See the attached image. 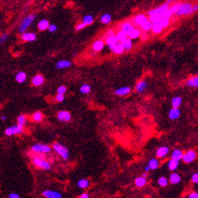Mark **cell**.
I'll use <instances>...</instances> for the list:
<instances>
[{
	"instance_id": "cell-1",
	"label": "cell",
	"mask_w": 198,
	"mask_h": 198,
	"mask_svg": "<svg viewBox=\"0 0 198 198\" xmlns=\"http://www.w3.org/2000/svg\"><path fill=\"white\" fill-rule=\"evenodd\" d=\"M193 6L194 5L190 2L182 3V5L179 7V11L175 14V16L176 17H180V16L192 15L193 13Z\"/></svg>"
},
{
	"instance_id": "cell-2",
	"label": "cell",
	"mask_w": 198,
	"mask_h": 198,
	"mask_svg": "<svg viewBox=\"0 0 198 198\" xmlns=\"http://www.w3.org/2000/svg\"><path fill=\"white\" fill-rule=\"evenodd\" d=\"M53 150L64 160H67L69 159V151L62 144L59 142H54L53 144Z\"/></svg>"
},
{
	"instance_id": "cell-3",
	"label": "cell",
	"mask_w": 198,
	"mask_h": 198,
	"mask_svg": "<svg viewBox=\"0 0 198 198\" xmlns=\"http://www.w3.org/2000/svg\"><path fill=\"white\" fill-rule=\"evenodd\" d=\"M37 16L35 14H30L28 16H26L24 19H23L19 27V32L20 34H22L24 32H25L31 24L33 23V21L36 19Z\"/></svg>"
},
{
	"instance_id": "cell-4",
	"label": "cell",
	"mask_w": 198,
	"mask_h": 198,
	"mask_svg": "<svg viewBox=\"0 0 198 198\" xmlns=\"http://www.w3.org/2000/svg\"><path fill=\"white\" fill-rule=\"evenodd\" d=\"M31 150L34 153H41V154H48V153H50L52 151L50 146L45 144L32 145Z\"/></svg>"
},
{
	"instance_id": "cell-5",
	"label": "cell",
	"mask_w": 198,
	"mask_h": 198,
	"mask_svg": "<svg viewBox=\"0 0 198 198\" xmlns=\"http://www.w3.org/2000/svg\"><path fill=\"white\" fill-rule=\"evenodd\" d=\"M24 132V127L18 126V125H15V126H11L6 128L4 131V133L6 136H13L16 135V134H20Z\"/></svg>"
},
{
	"instance_id": "cell-6",
	"label": "cell",
	"mask_w": 198,
	"mask_h": 198,
	"mask_svg": "<svg viewBox=\"0 0 198 198\" xmlns=\"http://www.w3.org/2000/svg\"><path fill=\"white\" fill-rule=\"evenodd\" d=\"M32 162H33V164L35 166L37 167L38 168L46 170V171L51 169L50 164L47 161L44 160V159H41L40 158L34 157L32 159Z\"/></svg>"
},
{
	"instance_id": "cell-7",
	"label": "cell",
	"mask_w": 198,
	"mask_h": 198,
	"mask_svg": "<svg viewBox=\"0 0 198 198\" xmlns=\"http://www.w3.org/2000/svg\"><path fill=\"white\" fill-rule=\"evenodd\" d=\"M197 157V154L194 150H189L183 154L182 160L185 164H191Z\"/></svg>"
},
{
	"instance_id": "cell-8",
	"label": "cell",
	"mask_w": 198,
	"mask_h": 198,
	"mask_svg": "<svg viewBox=\"0 0 198 198\" xmlns=\"http://www.w3.org/2000/svg\"><path fill=\"white\" fill-rule=\"evenodd\" d=\"M169 7H170V4L166 2V3H164L163 5L158 6V7H156V8H153V9L150 10V11L147 12V16H152V15H156V14L162 15V13L164 12V11H165L166 9L169 8Z\"/></svg>"
},
{
	"instance_id": "cell-9",
	"label": "cell",
	"mask_w": 198,
	"mask_h": 198,
	"mask_svg": "<svg viewBox=\"0 0 198 198\" xmlns=\"http://www.w3.org/2000/svg\"><path fill=\"white\" fill-rule=\"evenodd\" d=\"M148 19H149V18H148L146 15H144V14H138V15H137V16H134L131 21H132L133 24L135 26H137V27H138V26L139 27H141V26Z\"/></svg>"
},
{
	"instance_id": "cell-10",
	"label": "cell",
	"mask_w": 198,
	"mask_h": 198,
	"mask_svg": "<svg viewBox=\"0 0 198 198\" xmlns=\"http://www.w3.org/2000/svg\"><path fill=\"white\" fill-rule=\"evenodd\" d=\"M104 41H105V43H106V44L108 45V47L111 50H112L113 49V47L119 42L118 39L116 37V34L111 35V36H106V37H105V39H104Z\"/></svg>"
},
{
	"instance_id": "cell-11",
	"label": "cell",
	"mask_w": 198,
	"mask_h": 198,
	"mask_svg": "<svg viewBox=\"0 0 198 198\" xmlns=\"http://www.w3.org/2000/svg\"><path fill=\"white\" fill-rule=\"evenodd\" d=\"M57 119L61 122H68L71 120V114L67 111H61L57 113Z\"/></svg>"
},
{
	"instance_id": "cell-12",
	"label": "cell",
	"mask_w": 198,
	"mask_h": 198,
	"mask_svg": "<svg viewBox=\"0 0 198 198\" xmlns=\"http://www.w3.org/2000/svg\"><path fill=\"white\" fill-rule=\"evenodd\" d=\"M119 28L121 30H123V31L126 32L127 33L129 32V31H131L133 28H135V25L133 24L132 21H129V20H126V21H124L121 24H120Z\"/></svg>"
},
{
	"instance_id": "cell-13",
	"label": "cell",
	"mask_w": 198,
	"mask_h": 198,
	"mask_svg": "<svg viewBox=\"0 0 198 198\" xmlns=\"http://www.w3.org/2000/svg\"><path fill=\"white\" fill-rule=\"evenodd\" d=\"M42 195L46 198H62V195L54 190H45L42 192Z\"/></svg>"
},
{
	"instance_id": "cell-14",
	"label": "cell",
	"mask_w": 198,
	"mask_h": 198,
	"mask_svg": "<svg viewBox=\"0 0 198 198\" xmlns=\"http://www.w3.org/2000/svg\"><path fill=\"white\" fill-rule=\"evenodd\" d=\"M180 115H181V113H180V110L179 109V108L172 107V108L168 113V116H169V118L171 121L177 120L180 116Z\"/></svg>"
},
{
	"instance_id": "cell-15",
	"label": "cell",
	"mask_w": 198,
	"mask_h": 198,
	"mask_svg": "<svg viewBox=\"0 0 198 198\" xmlns=\"http://www.w3.org/2000/svg\"><path fill=\"white\" fill-rule=\"evenodd\" d=\"M169 148L167 146H161V147L158 148L156 151V156L159 159H163V158L166 157L167 154L169 153Z\"/></svg>"
},
{
	"instance_id": "cell-16",
	"label": "cell",
	"mask_w": 198,
	"mask_h": 198,
	"mask_svg": "<svg viewBox=\"0 0 198 198\" xmlns=\"http://www.w3.org/2000/svg\"><path fill=\"white\" fill-rule=\"evenodd\" d=\"M21 39L24 41H34L37 40V35L34 32H24L21 34Z\"/></svg>"
},
{
	"instance_id": "cell-17",
	"label": "cell",
	"mask_w": 198,
	"mask_h": 198,
	"mask_svg": "<svg viewBox=\"0 0 198 198\" xmlns=\"http://www.w3.org/2000/svg\"><path fill=\"white\" fill-rule=\"evenodd\" d=\"M72 63L69 60H61L56 63V68L57 69H66L70 67Z\"/></svg>"
},
{
	"instance_id": "cell-18",
	"label": "cell",
	"mask_w": 198,
	"mask_h": 198,
	"mask_svg": "<svg viewBox=\"0 0 198 198\" xmlns=\"http://www.w3.org/2000/svg\"><path fill=\"white\" fill-rule=\"evenodd\" d=\"M130 92H131V88L129 87H122V88L116 89L115 91V94L119 96H125V95H129Z\"/></svg>"
},
{
	"instance_id": "cell-19",
	"label": "cell",
	"mask_w": 198,
	"mask_h": 198,
	"mask_svg": "<svg viewBox=\"0 0 198 198\" xmlns=\"http://www.w3.org/2000/svg\"><path fill=\"white\" fill-rule=\"evenodd\" d=\"M44 78L43 77V75H35L33 78H32V83L35 87H39L44 83Z\"/></svg>"
},
{
	"instance_id": "cell-20",
	"label": "cell",
	"mask_w": 198,
	"mask_h": 198,
	"mask_svg": "<svg viewBox=\"0 0 198 198\" xmlns=\"http://www.w3.org/2000/svg\"><path fill=\"white\" fill-rule=\"evenodd\" d=\"M164 26L162 25L160 21H159V22L153 23V26H152L151 31L154 34H159V33H161L162 32L164 31Z\"/></svg>"
},
{
	"instance_id": "cell-21",
	"label": "cell",
	"mask_w": 198,
	"mask_h": 198,
	"mask_svg": "<svg viewBox=\"0 0 198 198\" xmlns=\"http://www.w3.org/2000/svg\"><path fill=\"white\" fill-rule=\"evenodd\" d=\"M147 86H148V83L146 80H141V81H139V82L136 84V87H135L136 91H137V92H138V93H141V92H143V91L146 89Z\"/></svg>"
},
{
	"instance_id": "cell-22",
	"label": "cell",
	"mask_w": 198,
	"mask_h": 198,
	"mask_svg": "<svg viewBox=\"0 0 198 198\" xmlns=\"http://www.w3.org/2000/svg\"><path fill=\"white\" fill-rule=\"evenodd\" d=\"M104 44H105V41H102V40H97L92 44V49L95 52H100L104 49Z\"/></svg>"
},
{
	"instance_id": "cell-23",
	"label": "cell",
	"mask_w": 198,
	"mask_h": 198,
	"mask_svg": "<svg viewBox=\"0 0 198 198\" xmlns=\"http://www.w3.org/2000/svg\"><path fill=\"white\" fill-rule=\"evenodd\" d=\"M50 25V21L46 19H43L39 21L37 27L40 31H45V30H47L48 28H49Z\"/></svg>"
},
{
	"instance_id": "cell-24",
	"label": "cell",
	"mask_w": 198,
	"mask_h": 198,
	"mask_svg": "<svg viewBox=\"0 0 198 198\" xmlns=\"http://www.w3.org/2000/svg\"><path fill=\"white\" fill-rule=\"evenodd\" d=\"M141 35V30L138 29V28H137L136 27L133 28L131 31H129V32H128V37H129V38H131L132 40L140 37Z\"/></svg>"
},
{
	"instance_id": "cell-25",
	"label": "cell",
	"mask_w": 198,
	"mask_h": 198,
	"mask_svg": "<svg viewBox=\"0 0 198 198\" xmlns=\"http://www.w3.org/2000/svg\"><path fill=\"white\" fill-rule=\"evenodd\" d=\"M187 87L191 88H198V75L192 77L186 82Z\"/></svg>"
},
{
	"instance_id": "cell-26",
	"label": "cell",
	"mask_w": 198,
	"mask_h": 198,
	"mask_svg": "<svg viewBox=\"0 0 198 198\" xmlns=\"http://www.w3.org/2000/svg\"><path fill=\"white\" fill-rule=\"evenodd\" d=\"M169 181L172 184H179L181 181V177H180V176H179L178 173L173 172L170 176Z\"/></svg>"
},
{
	"instance_id": "cell-27",
	"label": "cell",
	"mask_w": 198,
	"mask_h": 198,
	"mask_svg": "<svg viewBox=\"0 0 198 198\" xmlns=\"http://www.w3.org/2000/svg\"><path fill=\"white\" fill-rule=\"evenodd\" d=\"M179 161L174 159H171L168 163H167V167L170 171H176L178 167H179Z\"/></svg>"
},
{
	"instance_id": "cell-28",
	"label": "cell",
	"mask_w": 198,
	"mask_h": 198,
	"mask_svg": "<svg viewBox=\"0 0 198 198\" xmlns=\"http://www.w3.org/2000/svg\"><path fill=\"white\" fill-rule=\"evenodd\" d=\"M134 183H135L136 187H138V188H142V187H144L146 184V177H144V176H139V177L136 178Z\"/></svg>"
},
{
	"instance_id": "cell-29",
	"label": "cell",
	"mask_w": 198,
	"mask_h": 198,
	"mask_svg": "<svg viewBox=\"0 0 198 198\" xmlns=\"http://www.w3.org/2000/svg\"><path fill=\"white\" fill-rule=\"evenodd\" d=\"M125 50H125V48L123 46V44L121 42H118V43L113 47V50H112V51H113L115 54H121L124 53V51Z\"/></svg>"
},
{
	"instance_id": "cell-30",
	"label": "cell",
	"mask_w": 198,
	"mask_h": 198,
	"mask_svg": "<svg viewBox=\"0 0 198 198\" xmlns=\"http://www.w3.org/2000/svg\"><path fill=\"white\" fill-rule=\"evenodd\" d=\"M183 151L179 149H176L172 151L171 153V159H176V160H182L183 158Z\"/></svg>"
},
{
	"instance_id": "cell-31",
	"label": "cell",
	"mask_w": 198,
	"mask_h": 198,
	"mask_svg": "<svg viewBox=\"0 0 198 198\" xmlns=\"http://www.w3.org/2000/svg\"><path fill=\"white\" fill-rule=\"evenodd\" d=\"M27 79V75L25 72L24 71H19L16 74V82H19V83H23Z\"/></svg>"
},
{
	"instance_id": "cell-32",
	"label": "cell",
	"mask_w": 198,
	"mask_h": 198,
	"mask_svg": "<svg viewBox=\"0 0 198 198\" xmlns=\"http://www.w3.org/2000/svg\"><path fill=\"white\" fill-rule=\"evenodd\" d=\"M152 26H153V23L151 22L150 19H148L146 22L141 26V31L145 32H147L151 31L152 29Z\"/></svg>"
},
{
	"instance_id": "cell-33",
	"label": "cell",
	"mask_w": 198,
	"mask_h": 198,
	"mask_svg": "<svg viewBox=\"0 0 198 198\" xmlns=\"http://www.w3.org/2000/svg\"><path fill=\"white\" fill-rule=\"evenodd\" d=\"M116 37H117V39H118L119 42H122L123 41L126 40V38L129 37H128V33H127L126 32L123 31V30H121V29L116 32Z\"/></svg>"
},
{
	"instance_id": "cell-34",
	"label": "cell",
	"mask_w": 198,
	"mask_h": 198,
	"mask_svg": "<svg viewBox=\"0 0 198 198\" xmlns=\"http://www.w3.org/2000/svg\"><path fill=\"white\" fill-rule=\"evenodd\" d=\"M121 43H122L123 46H124V48H125L126 51H129L132 49L133 41H132V39H131V38H129V37L126 38V40H125V41H123Z\"/></svg>"
},
{
	"instance_id": "cell-35",
	"label": "cell",
	"mask_w": 198,
	"mask_h": 198,
	"mask_svg": "<svg viewBox=\"0 0 198 198\" xmlns=\"http://www.w3.org/2000/svg\"><path fill=\"white\" fill-rule=\"evenodd\" d=\"M112 20V16L109 13H105L100 17V22L104 24H108Z\"/></svg>"
},
{
	"instance_id": "cell-36",
	"label": "cell",
	"mask_w": 198,
	"mask_h": 198,
	"mask_svg": "<svg viewBox=\"0 0 198 198\" xmlns=\"http://www.w3.org/2000/svg\"><path fill=\"white\" fill-rule=\"evenodd\" d=\"M148 165L150 166L151 170H156L159 166V160L156 158H153V159H150L149 163H148Z\"/></svg>"
},
{
	"instance_id": "cell-37",
	"label": "cell",
	"mask_w": 198,
	"mask_h": 198,
	"mask_svg": "<svg viewBox=\"0 0 198 198\" xmlns=\"http://www.w3.org/2000/svg\"><path fill=\"white\" fill-rule=\"evenodd\" d=\"M181 5H182V2H175L174 3H172L171 5H170V9L171 10V11L173 12V14L175 15L178 11H179V7L181 6Z\"/></svg>"
},
{
	"instance_id": "cell-38",
	"label": "cell",
	"mask_w": 198,
	"mask_h": 198,
	"mask_svg": "<svg viewBox=\"0 0 198 198\" xmlns=\"http://www.w3.org/2000/svg\"><path fill=\"white\" fill-rule=\"evenodd\" d=\"M182 104V98L180 96H176L171 100V105L173 108H179Z\"/></svg>"
},
{
	"instance_id": "cell-39",
	"label": "cell",
	"mask_w": 198,
	"mask_h": 198,
	"mask_svg": "<svg viewBox=\"0 0 198 198\" xmlns=\"http://www.w3.org/2000/svg\"><path fill=\"white\" fill-rule=\"evenodd\" d=\"M94 17L91 16V15H87V16H85L83 17V19H82V22L84 23L87 26L88 25H91L93 24L94 22Z\"/></svg>"
},
{
	"instance_id": "cell-40",
	"label": "cell",
	"mask_w": 198,
	"mask_h": 198,
	"mask_svg": "<svg viewBox=\"0 0 198 198\" xmlns=\"http://www.w3.org/2000/svg\"><path fill=\"white\" fill-rule=\"evenodd\" d=\"M77 185H78V187L80 188V189H87L88 186H89V181L86 179H79V181H78V183H77Z\"/></svg>"
},
{
	"instance_id": "cell-41",
	"label": "cell",
	"mask_w": 198,
	"mask_h": 198,
	"mask_svg": "<svg viewBox=\"0 0 198 198\" xmlns=\"http://www.w3.org/2000/svg\"><path fill=\"white\" fill-rule=\"evenodd\" d=\"M168 183H169V180L165 176H160L158 179V184L160 187H167Z\"/></svg>"
},
{
	"instance_id": "cell-42",
	"label": "cell",
	"mask_w": 198,
	"mask_h": 198,
	"mask_svg": "<svg viewBox=\"0 0 198 198\" xmlns=\"http://www.w3.org/2000/svg\"><path fill=\"white\" fill-rule=\"evenodd\" d=\"M26 121H27V118H26L25 115H20L17 118V125L21 127H24L25 126Z\"/></svg>"
},
{
	"instance_id": "cell-43",
	"label": "cell",
	"mask_w": 198,
	"mask_h": 198,
	"mask_svg": "<svg viewBox=\"0 0 198 198\" xmlns=\"http://www.w3.org/2000/svg\"><path fill=\"white\" fill-rule=\"evenodd\" d=\"M91 91V86L88 84H82L80 88V92L82 94L87 95Z\"/></svg>"
},
{
	"instance_id": "cell-44",
	"label": "cell",
	"mask_w": 198,
	"mask_h": 198,
	"mask_svg": "<svg viewBox=\"0 0 198 198\" xmlns=\"http://www.w3.org/2000/svg\"><path fill=\"white\" fill-rule=\"evenodd\" d=\"M174 15L173 12L171 11V10L170 9V8H167L164 11V12L162 13V17L163 18H165V19H171L172 16Z\"/></svg>"
},
{
	"instance_id": "cell-45",
	"label": "cell",
	"mask_w": 198,
	"mask_h": 198,
	"mask_svg": "<svg viewBox=\"0 0 198 198\" xmlns=\"http://www.w3.org/2000/svg\"><path fill=\"white\" fill-rule=\"evenodd\" d=\"M43 119V114L41 113V112H37L33 114L32 116V120L36 121V122H39V121H41Z\"/></svg>"
},
{
	"instance_id": "cell-46",
	"label": "cell",
	"mask_w": 198,
	"mask_h": 198,
	"mask_svg": "<svg viewBox=\"0 0 198 198\" xmlns=\"http://www.w3.org/2000/svg\"><path fill=\"white\" fill-rule=\"evenodd\" d=\"M162 18H163V17H162V15H159V14L152 15V16H149V19H150L152 23L159 22V21H160Z\"/></svg>"
},
{
	"instance_id": "cell-47",
	"label": "cell",
	"mask_w": 198,
	"mask_h": 198,
	"mask_svg": "<svg viewBox=\"0 0 198 198\" xmlns=\"http://www.w3.org/2000/svg\"><path fill=\"white\" fill-rule=\"evenodd\" d=\"M162 25L164 26V28H167L169 27L170 24H171V21H170V19H165V18H162L160 20Z\"/></svg>"
},
{
	"instance_id": "cell-48",
	"label": "cell",
	"mask_w": 198,
	"mask_h": 198,
	"mask_svg": "<svg viewBox=\"0 0 198 198\" xmlns=\"http://www.w3.org/2000/svg\"><path fill=\"white\" fill-rule=\"evenodd\" d=\"M66 88L65 86H60L59 88L57 89V94H65L66 92Z\"/></svg>"
},
{
	"instance_id": "cell-49",
	"label": "cell",
	"mask_w": 198,
	"mask_h": 198,
	"mask_svg": "<svg viewBox=\"0 0 198 198\" xmlns=\"http://www.w3.org/2000/svg\"><path fill=\"white\" fill-rule=\"evenodd\" d=\"M191 181L193 184H198V173H194L192 174V177H191Z\"/></svg>"
},
{
	"instance_id": "cell-50",
	"label": "cell",
	"mask_w": 198,
	"mask_h": 198,
	"mask_svg": "<svg viewBox=\"0 0 198 198\" xmlns=\"http://www.w3.org/2000/svg\"><path fill=\"white\" fill-rule=\"evenodd\" d=\"M86 24H85L84 23L82 22V23H79V24H78L77 25H76L75 27V30L76 31H80V30H82V29H83V28H86Z\"/></svg>"
},
{
	"instance_id": "cell-51",
	"label": "cell",
	"mask_w": 198,
	"mask_h": 198,
	"mask_svg": "<svg viewBox=\"0 0 198 198\" xmlns=\"http://www.w3.org/2000/svg\"><path fill=\"white\" fill-rule=\"evenodd\" d=\"M55 99H56V100L57 101V102H63L64 100H65V96H64V95L63 94H57L56 95Z\"/></svg>"
},
{
	"instance_id": "cell-52",
	"label": "cell",
	"mask_w": 198,
	"mask_h": 198,
	"mask_svg": "<svg viewBox=\"0 0 198 198\" xmlns=\"http://www.w3.org/2000/svg\"><path fill=\"white\" fill-rule=\"evenodd\" d=\"M8 38V34L7 33H5V34H3L1 36V37H0V44H3V43H4L6 40Z\"/></svg>"
},
{
	"instance_id": "cell-53",
	"label": "cell",
	"mask_w": 198,
	"mask_h": 198,
	"mask_svg": "<svg viewBox=\"0 0 198 198\" xmlns=\"http://www.w3.org/2000/svg\"><path fill=\"white\" fill-rule=\"evenodd\" d=\"M48 30L50 32H56L57 30V27L56 24H50L49 28H48Z\"/></svg>"
},
{
	"instance_id": "cell-54",
	"label": "cell",
	"mask_w": 198,
	"mask_h": 198,
	"mask_svg": "<svg viewBox=\"0 0 198 198\" xmlns=\"http://www.w3.org/2000/svg\"><path fill=\"white\" fill-rule=\"evenodd\" d=\"M9 198H19V195L18 193H16V192H12V193H10L9 196H8Z\"/></svg>"
},
{
	"instance_id": "cell-55",
	"label": "cell",
	"mask_w": 198,
	"mask_h": 198,
	"mask_svg": "<svg viewBox=\"0 0 198 198\" xmlns=\"http://www.w3.org/2000/svg\"><path fill=\"white\" fill-rule=\"evenodd\" d=\"M189 198H198V193L197 192H191L189 196Z\"/></svg>"
},
{
	"instance_id": "cell-56",
	"label": "cell",
	"mask_w": 198,
	"mask_h": 198,
	"mask_svg": "<svg viewBox=\"0 0 198 198\" xmlns=\"http://www.w3.org/2000/svg\"><path fill=\"white\" fill-rule=\"evenodd\" d=\"M111 35H115V32L113 31V29H108L107 32H106V33H105V37L106 36H111Z\"/></svg>"
},
{
	"instance_id": "cell-57",
	"label": "cell",
	"mask_w": 198,
	"mask_h": 198,
	"mask_svg": "<svg viewBox=\"0 0 198 198\" xmlns=\"http://www.w3.org/2000/svg\"><path fill=\"white\" fill-rule=\"evenodd\" d=\"M80 198H89L90 197H89V194L88 193H87V192H85V193H82L81 195H80V197H79Z\"/></svg>"
},
{
	"instance_id": "cell-58",
	"label": "cell",
	"mask_w": 198,
	"mask_h": 198,
	"mask_svg": "<svg viewBox=\"0 0 198 198\" xmlns=\"http://www.w3.org/2000/svg\"><path fill=\"white\" fill-rule=\"evenodd\" d=\"M198 11V3L195 4L194 6H193V13L196 12V11Z\"/></svg>"
},
{
	"instance_id": "cell-59",
	"label": "cell",
	"mask_w": 198,
	"mask_h": 198,
	"mask_svg": "<svg viewBox=\"0 0 198 198\" xmlns=\"http://www.w3.org/2000/svg\"><path fill=\"white\" fill-rule=\"evenodd\" d=\"M151 170V167H150L149 165H147V166H146V167H145V171H147V172H149Z\"/></svg>"
},
{
	"instance_id": "cell-60",
	"label": "cell",
	"mask_w": 198,
	"mask_h": 198,
	"mask_svg": "<svg viewBox=\"0 0 198 198\" xmlns=\"http://www.w3.org/2000/svg\"><path fill=\"white\" fill-rule=\"evenodd\" d=\"M141 39L143 40V41H144V40H146V39H147V35H146V34L141 35Z\"/></svg>"
},
{
	"instance_id": "cell-61",
	"label": "cell",
	"mask_w": 198,
	"mask_h": 198,
	"mask_svg": "<svg viewBox=\"0 0 198 198\" xmlns=\"http://www.w3.org/2000/svg\"><path fill=\"white\" fill-rule=\"evenodd\" d=\"M6 116H5V115H3V116H1V120H2L3 121H6Z\"/></svg>"
},
{
	"instance_id": "cell-62",
	"label": "cell",
	"mask_w": 198,
	"mask_h": 198,
	"mask_svg": "<svg viewBox=\"0 0 198 198\" xmlns=\"http://www.w3.org/2000/svg\"><path fill=\"white\" fill-rule=\"evenodd\" d=\"M142 176H144V177H146H146H147V176H148V172H147V171H145V172L143 173V174H142Z\"/></svg>"
},
{
	"instance_id": "cell-63",
	"label": "cell",
	"mask_w": 198,
	"mask_h": 198,
	"mask_svg": "<svg viewBox=\"0 0 198 198\" xmlns=\"http://www.w3.org/2000/svg\"><path fill=\"white\" fill-rule=\"evenodd\" d=\"M172 1V3H175V2H177V1H179V0H171Z\"/></svg>"
}]
</instances>
